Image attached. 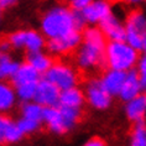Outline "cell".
I'll return each mask as SVG.
<instances>
[{
	"instance_id": "cell-1",
	"label": "cell",
	"mask_w": 146,
	"mask_h": 146,
	"mask_svg": "<svg viewBox=\"0 0 146 146\" xmlns=\"http://www.w3.org/2000/svg\"><path fill=\"white\" fill-rule=\"evenodd\" d=\"M86 25L82 11L61 3L48 6L40 17V31L46 38L63 37L74 31H83Z\"/></svg>"
},
{
	"instance_id": "cell-2",
	"label": "cell",
	"mask_w": 146,
	"mask_h": 146,
	"mask_svg": "<svg viewBox=\"0 0 146 146\" xmlns=\"http://www.w3.org/2000/svg\"><path fill=\"white\" fill-rule=\"evenodd\" d=\"M83 38L76 50L74 62L79 71L90 72L105 64V48L108 40L99 26L88 25L82 31Z\"/></svg>"
},
{
	"instance_id": "cell-3",
	"label": "cell",
	"mask_w": 146,
	"mask_h": 146,
	"mask_svg": "<svg viewBox=\"0 0 146 146\" xmlns=\"http://www.w3.org/2000/svg\"><path fill=\"white\" fill-rule=\"evenodd\" d=\"M139 52L140 51L130 46L125 40L108 41L105 48V66L108 68L129 72L136 68L140 58Z\"/></svg>"
},
{
	"instance_id": "cell-4",
	"label": "cell",
	"mask_w": 146,
	"mask_h": 146,
	"mask_svg": "<svg viewBox=\"0 0 146 146\" xmlns=\"http://www.w3.org/2000/svg\"><path fill=\"white\" fill-rule=\"evenodd\" d=\"M40 79H41V73L36 71L31 64H29L27 62L20 64L17 72L11 79L20 103L34 100Z\"/></svg>"
},
{
	"instance_id": "cell-5",
	"label": "cell",
	"mask_w": 146,
	"mask_h": 146,
	"mask_svg": "<svg viewBox=\"0 0 146 146\" xmlns=\"http://www.w3.org/2000/svg\"><path fill=\"white\" fill-rule=\"evenodd\" d=\"M9 40L13 50L21 51L25 50L26 52H37V51L46 50L47 38L41 31L32 30V29H21L15 30L6 36Z\"/></svg>"
},
{
	"instance_id": "cell-6",
	"label": "cell",
	"mask_w": 146,
	"mask_h": 146,
	"mask_svg": "<svg viewBox=\"0 0 146 146\" xmlns=\"http://www.w3.org/2000/svg\"><path fill=\"white\" fill-rule=\"evenodd\" d=\"M43 78L48 79L60 90H64L72 87L78 86L79 74L71 63L63 61H56L50 67V69L43 74Z\"/></svg>"
},
{
	"instance_id": "cell-7",
	"label": "cell",
	"mask_w": 146,
	"mask_h": 146,
	"mask_svg": "<svg viewBox=\"0 0 146 146\" xmlns=\"http://www.w3.org/2000/svg\"><path fill=\"white\" fill-rule=\"evenodd\" d=\"M86 102L92 109L98 111H105L111 107L113 96L104 88L100 78H90L83 87Z\"/></svg>"
},
{
	"instance_id": "cell-8",
	"label": "cell",
	"mask_w": 146,
	"mask_h": 146,
	"mask_svg": "<svg viewBox=\"0 0 146 146\" xmlns=\"http://www.w3.org/2000/svg\"><path fill=\"white\" fill-rule=\"evenodd\" d=\"M83 38L82 31H74L63 37L57 38H47L46 41V51L52 56H67V54L74 52L81 45Z\"/></svg>"
},
{
	"instance_id": "cell-9",
	"label": "cell",
	"mask_w": 146,
	"mask_h": 146,
	"mask_svg": "<svg viewBox=\"0 0 146 146\" xmlns=\"http://www.w3.org/2000/svg\"><path fill=\"white\" fill-rule=\"evenodd\" d=\"M25 134L21 131L17 120L8 114H0V145H15L24 140Z\"/></svg>"
},
{
	"instance_id": "cell-10",
	"label": "cell",
	"mask_w": 146,
	"mask_h": 146,
	"mask_svg": "<svg viewBox=\"0 0 146 146\" xmlns=\"http://www.w3.org/2000/svg\"><path fill=\"white\" fill-rule=\"evenodd\" d=\"M113 13V5L109 0H93L82 10V15L87 25L98 26L108 15Z\"/></svg>"
},
{
	"instance_id": "cell-11",
	"label": "cell",
	"mask_w": 146,
	"mask_h": 146,
	"mask_svg": "<svg viewBox=\"0 0 146 146\" xmlns=\"http://www.w3.org/2000/svg\"><path fill=\"white\" fill-rule=\"evenodd\" d=\"M60 97L61 90L57 88L53 83H51L48 79L41 78L36 88L34 100L41 104L42 107H57L60 105Z\"/></svg>"
},
{
	"instance_id": "cell-12",
	"label": "cell",
	"mask_w": 146,
	"mask_h": 146,
	"mask_svg": "<svg viewBox=\"0 0 146 146\" xmlns=\"http://www.w3.org/2000/svg\"><path fill=\"white\" fill-rule=\"evenodd\" d=\"M103 31L104 36L108 41H118V40H125L126 26L123 19L118 14L111 13L108 15L102 23L98 25Z\"/></svg>"
},
{
	"instance_id": "cell-13",
	"label": "cell",
	"mask_w": 146,
	"mask_h": 146,
	"mask_svg": "<svg viewBox=\"0 0 146 146\" xmlns=\"http://www.w3.org/2000/svg\"><path fill=\"white\" fill-rule=\"evenodd\" d=\"M43 125L46 126L47 131L53 135H66L69 133L66 125L63 114L61 111L60 105L57 107H47L43 113Z\"/></svg>"
},
{
	"instance_id": "cell-14",
	"label": "cell",
	"mask_w": 146,
	"mask_h": 146,
	"mask_svg": "<svg viewBox=\"0 0 146 146\" xmlns=\"http://www.w3.org/2000/svg\"><path fill=\"white\" fill-rule=\"evenodd\" d=\"M124 114L131 123L145 121L146 119V93H140L133 99L125 102Z\"/></svg>"
},
{
	"instance_id": "cell-15",
	"label": "cell",
	"mask_w": 146,
	"mask_h": 146,
	"mask_svg": "<svg viewBox=\"0 0 146 146\" xmlns=\"http://www.w3.org/2000/svg\"><path fill=\"white\" fill-rule=\"evenodd\" d=\"M126 78L125 71H119L114 68H107V71L103 72L100 77V81L103 83L104 88L111 94L113 97H118L120 90L123 88L124 81Z\"/></svg>"
},
{
	"instance_id": "cell-16",
	"label": "cell",
	"mask_w": 146,
	"mask_h": 146,
	"mask_svg": "<svg viewBox=\"0 0 146 146\" xmlns=\"http://www.w3.org/2000/svg\"><path fill=\"white\" fill-rule=\"evenodd\" d=\"M17 96L13 83L0 81V114H9L17 105Z\"/></svg>"
},
{
	"instance_id": "cell-17",
	"label": "cell",
	"mask_w": 146,
	"mask_h": 146,
	"mask_svg": "<svg viewBox=\"0 0 146 146\" xmlns=\"http://www.w3.org/2000/svg\"><path fill=\"white\" fill-rule=\"evenodd\" d=\"M140 93H142L140 77H139L136 69H131V71L126 72V78L124 81L123 88L118 97L120 98V100H123L125 103V102L139 96Z\"/></svg>"
},
{
	"instance_id": "cell-18",
	"label": "cell",
	"mask_w": 146,
	"mask_h": 146,
	"mask_svg": "<svg viewBox=\"0 0 146 146\" xmlns=\"http://www.w3.org/2000/svg\"><path fill=\"white\" fill-rule=\"evenodd\" d=\"M86 102L84 90L79 88L78 86L72 87V88L61 90L60 97V105L63 107H71V108H81L83 109Z\"/></svg>"
},
{
	"instance_id": "cell-19",
	"label": "cell",
	"mask_w": 146,
	"mask_h": 146,
	"mask_svg": "<svg viewBox=\"0 0 146 146\" xmlns=\"http://www.w3.org/2000/svg\"><path fill=\"white\" fill-rule=\"evenodd\" d=\"M126 32L146 36V11L140 9L133 10L127 14L125 19Z\"/></svg>"
},
{
	"instance_id": "cell-20",
	"label": "cell",
	"mask_w": 146,
	"mask_h": 146,
	"mask_svg": "<svg viewBox=\"0 0 146 146\" xmlns=\"http://www.w3.org/2000/svg\"><path fill=\"white\" fill-rule=\"evenodd\" d=\"M26 62L31 64L36 71H38L41 74L48 71L50 67L53 64V56L50 54L48 52L43 51H37V52H29L26 54Z\"/></svg>"
},
{
	"instance_id": "cell-21",
	"label": "cell",
	"mask_w": 146,
	"mask_h": 146,
	"mask_svg": "<svg viewBox=\"0 0 146 146\" xmlns=\"http://www.w3.org/2000/svg\"><path fill=\"white\" fill-rule=\"evenodd\" d=\"M21 62L17 58L11 56L9 52L3 54V57L0 58V81L11 82Z\"/></svg>"
},
{
	"instance_id": "cell-22",
	"label": "cell",
	"mask_w": 146,
	"mask_h": 146,
	"mask_svg": "<svg viewBox=\"0 0 146 146\" xmlns=\"http://www.w3.org/2000/svg\"><path fill=\"white\" fill-rule=\"evenodd\" d=\"M43 113H45V107H42L41 104H38L35 100L21 103L20 116H23V118L37 120V121L43 123Z\"/></svg>"
},
{
	"instance_id": "cell-23",
	"label": "cell",
	"mask_w": 146,
	"mask_h": 146,
	"mask_svg": "<svg viewBox=\"0 0 146 146\" xmlns=\"http://www.w3.org/2000/svg\"><path fill=\"white\" fill-rule=\"evenodd\" d=\"M129 142L133 146H146V123L139 121L134 123L131 129Z\"/></svg>"
},
{
	"instance_id": "cell-24",
	"label": "cell",
	"mask_w": 146,
	"mask_h": 146,
	"mask_svg": "<svg viewBox=\"0 0 146 146\" xmlns=\"http://www.w3.org/2000/svg\"><path fill=\"white\" fill-rule=\"evenodd\" d=\"M17 124H19L21 131L25 134V136H30V135L37 134L38 131H41L42 125H43L42 121L23 118V116H20V118L17 119Z\"/></svg>"
},
{
	"instance_id": "cell-25",
	"label": "cell",
	"mask_w": 146,
	"mask_h": 146,
	"mask_svg": "<svg viewBox=\"0 0 146 146\" xmlns=\"http://www.w3.org/2000/svg\"><path fill=\"white\" fill-rule=\"evenodd\" d=\"M136 72L140 77L142 92L146 93V54H142V57L139 58V62L136 64Z\"/></svg>"
},
{
	"instance_id": "cell-26",
	"label": "cell",
	"mask_w": 146,
	"mask_h": 146,
	"mask_svg": "<svg viewBox=\"0 0 146 146\" xmlns=\"http://www.w3.org/2000/svg\"><path fill=\"white\" fill-rule=\"evenodd\" d=\"M93 0H67V4L71 6L73 10L77 11H82L86 6H88Z\"/></svg>"
},
{
	"instance_id": "cell-27",
	"label": "cell",
	"mask_w": 146,
	"mask_h": 146,
	"mask_svg": "<svg viewBox=\"0 0 146 146\" xmlns=\"http://www.w3.org/2000/svg\"><path fill=\"white\" fill-rule=\"evenodd\" d=\"M84 145L86 146H104V145H107V142H105L102 137L94 136V137L88 139V140L84 142Z\"/></svg>"
},
{
	"instance_id": "cell-28",
	"label": "cell",
	"mask_w": 146,
	"mask_h": 146,
	"mask_svg": "<svg viewBox=\"0 0 146 146\" xmlns=\"http://www.w3.org/2000/svg\"><path fill=\"white\" fill-rule=\"evenodd\" d=\"M0 50H1L4 53H8V52H10V50H13V47H11V45H10L8 38L0 41Z\"/></svg>"
},
{
	"instance_id": "cell-29",
	"label": "cell",
	"mask_w": 146,
	"mask_h": 146,
	"mask_svg": "<svg viewBox=\"0 0 146 146\" xmlns=\"http://www.w3.org/2000/svg\"><path fill=\"white\" fill-rule=\"evenodd\" d=\"M17 3V0H0V8L1 9H6L10 6L15 5Z\"/></svg>"
},
{
	"instance_id": "cell-30",
	"label": "cell",
	"mask_w": 146,
	"mask_h": 146,
	"mask_svg": "<svg viewBox=\"0 0 146 146\" xmlns=\"http://www.w3.org/2000/svg\"><path fill=\"white\" fill-rule=\"evenodd\" d=\"M121 1L130 6H137V5H140L144 0H121Z\"/></svg>"
},
{
	"instance_id": "cell-31",
	"label": "cell",
	"mask_w": 146,
	"mask_h": 146,
	"mask_svg": "<svg viewBox=\"0 0 146 146\" xmlns=\"http://www.w3.org/2000/svg\"><path fill=\"white\" fill-rule=\"evenodd\" d=\"M141 52H142V54H146V36L144 37V42H142V47H141Z\"/></svg>"
},
{
	"instance_id": "cell-32",
	"label": "cell",
	"mask_w": 146,
	"mask_h": 146,
	"mask_svg": "<svg viewBox=\"0 0 146 146\" xmlns=\"http://www.w3.org/2000/svg\"><path fill=\"white\" fill-rule=\"evenodd\" d=\"M3 54H4V52H3V51H1V50H0V58H1V57H3Z\"/></svg>"
},
{
	"instance_id": "cell-33",
	"label": "cell",
	"mask_w": 146,
	"mask_h": 146,
	"mask_svg": "<svg viewBox=\"0 0 146 146\" xmlns=\"http://www.w3.org/2000/svg\"><path fill=\"white\" fill-rule=\"evenodd\" d=\"M0 9H1V8H0ZM0 21H1V11H0Z\"/></svg>"
},
{
	"instance_id": "cell-34",
	"label": "cell",
	"mask_w": 146,
	"mask_h": 146,
	"mask_svg": "<svg viewBox=\"0 0 146 146\" xmlns=\"http://www.w3.org/2000/svg\"><path fill=\"white\" fill-rule=\"evenodd\" d=\"M145 123H146V119H145Z\"/></svg>"
}]
</instances>
